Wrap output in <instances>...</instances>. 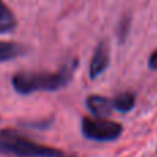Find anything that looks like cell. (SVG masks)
<instances>
[{
	"mask_svg": "<svg viewBox=\"0 0 157 157\" xmlns=\"http://www.w3.org/2000/svg\"><path fill=\"white\" fill-rule=\"evenodd\" d=\"M87 108L97 119H106L112 113V101L101 95H90L86 101Z\"/></svg>",
	"mask_w": 157,
	"mask_h": 157,
	"instance_id": "cell-5",
	"label": "cell"
},
{
	"mask_svg": "<svg viewBox=\"0 0 157 157\" xmlns=\"http://www.w3.org/2000/svg\"><path fill=\"white\" fill-rule=\"evenodd\" d=\"M112 106L113 109L123 112V113L130 112L135 106V95L132 92H121L112 101Z\"/></svg>",
	"mask_w": 157,
	"mask_h": 157,
	"instance_id": "cell-8",
	"label": "cell"
},
{
	"mask_svg": "<svg viewBox=\"0 0 157 157\" xmlns=\"http://www.w3.org/2000/svg\"><path fill=\"white\" fill-rule=\"evenodd\" d=\"M61 157H75V156H61Z\"/></svg>",
	"mask_w": 157,
	"mask_h": 157,
	"instance_id": "cell-11",
	"label": "cell"
},
{
	"mask_svg": "<svg viewBox=\"0 0 157 157\" xmlns=\"http://www.w3.org/2000/svg\"><path fill=\"white\" fill-rule=\"evenodd\" d=\"M128 25H130V19H123L121 21V28H120V36H121V40L124 39V36H127Z\"/></svg>",
	"mask_w": 157,
	"mask_h": 157,
	"instance_id": "cell-9",
	"label": "cell"
},
{
	"mask_svg": "<svg viewBox=\"0 0 157 157\" xmlns=\"http://www.w3.org/2000/svg\"><path fill=\"white\" fill-rule=\"evenodd\" d=\"M149 68L152 69V71H157V50L149 58Z\"/></svg>",
	"mask_w": 157,
	"mask_h": 157,
	"instance_id": "cell-10",
	"label": "cell"
},
{
	"mask_svg": "<svg viewBox=\"0 0 157 157\" xmlns=\"http://www.w3.org/2000/svg\"><path fill=\"white\" fill-rule=\"evenodd\" d=\"M0 153L17 157H61L62 152L55 147L40 145L21 135L15 130L0 131Z\"/></svg>",
	"mask_w": 157,
	"mask_h": 157,
	"instance_id": "cell-2",
	"label": "cell"
},
{
	"mask_svg": "<svg viewBox=\"0 0 157 157\" xmlns=\"http://www.w3.org/2000/svg\"><path fill=\"white\" fill-rule=\"evenodd\" d=\"M109 65V47L106 41H101L95 48L92 55L91 63H90V77L97 78L101 73L106 71Z\"/></svg>",
	"mask_w": 157,
	"mask_h": 157,
	"instance_id": "cell-4",
	"label": "cell"
},
{
	"mask_svg": "<svg viewBox=\"0 0 157 157\" xmlns=\"http://www.w3.org/2000/svg\"><path fill=\"white\" fill-rule=\"evenodd\" d=\"M77 62L62 66L58 72H19L11 78L13 88L21 95H29L37 91H57L68 86L72 80Z\"/></svg>",
	"mask_w": 157,
	"mask_h": 157,
	"instance_id": "cell-1",
	"label": "cell"
},
{
	"mask_svg": "<svg viewBox=\"0 0 157 157\" xmlns=\"http://www.w3.org/2000/svg\"><path fill=\"white\" fill-rule=\"evenodd\" d=\"M17 25L18 22H17L15 14L3 0H0V35L11 33L17 28Z\"/></svg>",
	"mask_w": 157,
	"mask_h": 157,
	"instance_id": "cell-7",
	"label": "cell"
},
{
	"mask_svg": "<svg viewBox=\"0 0 157 157\" xmlns=\"http://www.w3.org/2000/svg\"><path fill=\"white\" fill-rule=\"evenodd\" d=\"M28 51H29L28 47L22 44L14 43V41H0V62L13 61L25 55Z\"/></svg>",
	"mask_w": 157,
	"mask_h": 157,
	"instance_id": "cell-6",
	"label": "cell"
},
{
	"mask_svg": "<svg viewBox=\"0 0 157 157\" xmlns=\"http://www.w3.org/2000/svg\"><path fill=\"white\" fill-rule=\"evenodd\" d=\"M81 132L87 139L98 142H109L117 139L123 132L119 123L97 117H84L81 121Z\"/></svg>",
	"mask_w": 157,
	"mask_h": 157,
	"instance_id": "cell-3",
	"label": "cell"
}]
</instances>
